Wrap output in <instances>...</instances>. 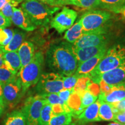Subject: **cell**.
<instances>
[{"label":"cell","mask_w":125,"mask_h":125,"mask_svg":"<svg viewBox=\"0 0 125 125\" xmlns=\"http://www.w3.org/2000/svg\"><path fill=\"white\" fill-rule=\"evenodd\" d=\"M46 60L48 67L54 73L64 76L74 74L78 67L73 45L65 42L50 46Z\"/></svg>","instance_id":"1"},{"label":"cell","mask_w":125,"mask_h":125,"mask_svg":"<svg viewBox=\"0 0 125 125\" xmlns=\"http://www.w3.org/2000/svg\"><path fill=\"white\" fill-rule=\"evenodd\" d=\"M125 64V47L116 45L107 49L97 65L88 74L92 82L98 83L101 74Z\"/></svg>","instance_id":"2"},{"label":"cell","mask_w":125,"mask_h":125,"mask_svg":"<svg viewBox=\"0 0 125 125\" xmlns=\"http://www.w3.org/2000/svg\"><path fill=\"white\" fill-rule=\"evenodd\" d=\"M21 8L28 15L31 22L37 27L46 24L60 7H51L38 0H25L21 5Z\"/></svg>","instance_id":"3"},{"label":"cell","mask_w":125,"mask_h":125,"mask_svg":"<svg viewBox=\"0 0 125 125\" xmlns=\"http://www.w3.org/2000/svg\"><path fill=\"white\" fill-rule=\"evenodd\" d=\"M43 62L44 57L42 53L38 52L28 64L20 68L17 76L25 92L30 87L37 85L42 74Z\"/></svg>","instance_id":"4"},{"label":"cell","mask_w":125,"mask_h":125,"mask_svg":"<svg viewBox=\"0 0 125 125\" xmlns=\"http://www.w3.org/2000/svg\"><path fill=\"white\" fill-rule=\"evenodd\" d=\"M111 18V14L107 10H89L81 17L83 35L85 34H103L105 29L103 25Z\"/></svg>","instance_id":"5"},{"label":"cell","mask_w":125,"mask_h":125,"mask_svg":"<svg viewBox=\"0 0 125 125\" xmlns=\"http://www.w3.org/2000/svg\"><path fill=\"white\" fill-rule=\"evenodd\" d=\"M63 76L55 73H44L41 75L36 85L38 94L57 93L63 89Z\"/></svg>","instance_id":"6"},{"label":"cell","mask_w":125,"mask_h":125,"mask_svg":"<svg viewBox=\"0 0 125 125\" xmlns=\"http://www.w3.org/2000/svg\"><path fill=\"white\" fill-rule=\"evenodd\" d=\"M26 92L23 89L19 79L2 85V101L5 108L12 109L19 103Z\"/></svg>","instance_id":"7"},{"label":"cell","mask_w":125,"mask_h":125,"mask_svg":"<svg viewBox=\"0 0 125 125\" xmlns=\"http://www.w3.org/2000/svg\"><path fill=\"white\" fill-rule=\"evenodd\" d=\"M45 103V100L40 94L30 97L26 100L22 111L27 125H40L41 111Z\"/></svg>","instance_id":"8"},{"label":"cell","mask_w":125,"mask_h":125,"mask_svg":"<svg viewBox=\"0 0 125 125\" xmlns=\"http://www.w3.org/2000/svg\"><path fill=\"white\" fill-rule=\"evenodd\" d=\"M77 16L78 13L75 10L64 7L52 19L51 26L59 34H62L74 24Z\"/></svg>","instance_id":"9"},{"label":"cell","mask_w":125,"mask_h":125,"mask_svg":"<svg viewBox=\"0 0 125 125\" xmlns=\"http://www.w3.org/2000/svg\"><path fill=\"white\" fill-rule=\"evenodd\" d=\"M101 101L99 99L86 108L83 112L76 117L78 125H84L86 123L102 121L98 115Z\"/></svg>","instance_id":"10"},{"label":"cell","mask_w":125,"mask_h":125,"mask_svg":"<svg viewBox=\"0 0 125 125\" xmlns=\"http://www.w3.org/2000/svg\"><path fill=\"white\" fill-rule=\"evenodd\" d=\"M73 49L79 65L82 62L96 56L100 53L107 51L108 48L107 43H104L95 46L85 47L79 49H74L73 48Z\"/></svg>","instance_id":"11"},{"label":"cell","mask_w":125,"mask_h":125,"mask_svg":"<svg viewBox=\"0 0 125 125\" xmlns=\"http://www.w3.org/2000/svg\"><path fill=\"white\" fill-rule=\"evenodd\" d=\"M104 43H107V38L103 34H85L81 36L73 44L74 49L95 46Z\"/></svg>","instance_id":"12"},{"label":"cell","mask_w":125,"mask_h":125,"mask_svg":"<svg viewBox=\"0 0 125 125\" xmlns=\"http://www.w3.org/2000/svg\"><path fill=\"white\" fill-rule=\"evenodd\" d=\"M11 21L20 29L26 31H34L37 28V26L31 22L28 15L21 8H14Z\"/></svg>","instance_id":"13"},{"label":"cell","mask_w":125,"mask_h":125,"mask_svg":"<svg viewBox=\"0 0 125 125\" xmlns=\"http://www.w3.org/2000/svg\"><path fill=\"white\" fill-rule=\"evenodd\" d=\"M101 101L114 103L125 98V83L112 85L111 89L107 93H100L98 96Z\"/></svg>","instance_id":"14"},{"label":"cell","mask_w":125,"mask_h":125,"mask_svg":"<svg viewBox=\"0 0 125 125\" xmlns=\"http://www.w3.org/2000/svg\"><path fill=\"white\" fill-rule=\"evenodd\" d=\"M100 80L110 85L125 83V64L101 74L98 82Z\"/></svg>","instance_id":"15"},{"label":"cell","mask_w":125,"mask_h":125,"mask_svg":"<svg viewBox=\"0 0 125 125\" xmlns=\"http://www.w3.org/2000/svg\"><path fill=\"white\" fill-rule=\"evenodd\" d=\"M105 51H103L100 53L96 56H94L88 60L85 61L78 65L75 74L80 77L82 76L88 75V74L96 67L101 59H103V56L106 53Z\"/></svg>","instance_id":"16"},{"label":"cell","mask_w":125,"mask_h":125,"mask_svg":"<svg viewBox=\"0 0 125 125\" xmlns=\"http://www.w3.org/2000/svg\"><path fill=\"white\" fill-rule=\"evenodd\" d=\"M4 65L15 75L18 74L21 68V63L18 52H3Z\"/></svg>","instance_id":"17"},{"label":"cell","mask_w":125,"mask_h":125,"mask_svg":"<svg viewBox=\"0 0 125 125\" xmlns=\"http://www.w3.org/2000/svg\"><path fill=\"white\" fill-rule=\"evenodd\" d=\"M17 52L21 61V67H23L28 64L33 59L35 54V48L31 42L24 41Z\"/></svg>","instance_id":"18"},{"label":"cell","mask_w":125,"mask_h":125,"mask_svg":"<svg viewBox=\"0 0 125 125\" xmlns=\"http://www.w3.org/2000/svg\"><path fill=\"white\" fill-rule=\"evenodd\" d=\"M13 35L11 41L5 46L2 47L3 52H16L19 48L24 42L26 34L18 29L13 30Z\"/></svg>","instance_id":"19"},{"label":"cell","mask_w":125,"mask_h":125,"mask_svg":"<svg viewBox=\"0 0 125 125\" xmlns=\"http://www.w3.org/2000/svg\"><path fill=\"white\" fill-rule=\"evenodd\" d=\"M83 35L82 25L80 19L68 29L65 32L64 39L67 42L73 43L75 42L78 39L80 38Z\"/></svg>","instance_id":"20"},{"label":"cell","mask_w":125,"mask_h":125,"mask_svg":"<svg viewBox=\"0 0 125 125\" xmlns=\"http://www.w3.org/2000/svg\"><path fill=\"white\" fill-rule=\"evenodd\" d=\"M2 125H27L26 116L21 110H15L8 114Z\"/></svg>","instance_id":"21"},{"label":"cell","mask_w":125,"mask_h":125,"mask_svg":"<svg viewBox=\"0 0 125 125\" xmlns=\"http://www.w3.org/2000/svg\"><path fill=\"white\" fill-rule=\"evenodd\" d=\"M98 7L115 13H121L125 8V0H98Z\"/></svg>","instance_id":"22"},{"label":"cell","mask_w":125,"mask_h":125,"mask_svg":"<svg viewBox=\"0 0 125 125\" xmlns=\"http://www.w3.org/2000/svg\"><path fill=\"white\" fill-rule=\"evenodd\" d=\"M66 104L71 111L73 117L74 116L76 118L83 112V111L81 109V96L79 93H76V92H73V93L71 94L68 98V101H67Z\"/></svg>","instance_id":"23"},{"label":"cell","mask_w":125,"mask_h":125,"mask_svg":"<svg viewBox=\"0 0 125 125\" xmlns=\"http://www.w3.org/2000/svg\"><path fill=\"white\" fill-rule=\"evenodd\" d=\"M98 115L101 121H114L115 114L112 110L111 104L101 101L99 111H98Z\"/></svg>","instance_id":"24"},{"label":"cell","mask_w":125,"mask_h":125,"mask_svg":"<svg viewBox=\"0 0 125 125\" xmlns=\"http://www.w3.org/2000/svg\"><path fill=\"white\" fill-rule=\"evenodd\" d=\"M73 115L71 113H63L52 117L48 125H71Z\"/></svg>","instance_id":"25"},{"label":"cell","mask_w":125,"mask_h":125,"mask_svg":"<svg viewBox=\"0 0 125 125\" xmlns=\"http://www.w3.org/2000/svg\"><path fill=\"white\" fill-rule=\"evenodd\" d=\"M79 94L80 95L81 98V109L82 111H83L86 108L91 105L93 103H94L98 98L93 96L92 93H90L87 90L79 93Z\"/></svg>","instance_id":"26"},{"label":"cell","mask_w":125,"mask_h":125,"mask_svg":"<svg viewBox=\"0 0 125 125\" xmlns=\"http://www.w3.org/2000/svg\"><path fill=\"white\" fill-rule=\"evenodd\" d=\"M53 116L52 105L45 103L41 111L40 125H48Z\"/></svg>","instance_id":"27"},{"label":"cell","mask_w":125,"mask_h":125,"mask_svg":"<svg viewBox=\"0 0 125 125\" xmlns=\"http://www.w3.org/2000/svg\"><path fill=\"white\" fill-rule=\"evenodd\" d=\"M92 80L88 75L82 76L78 78L76 84L73 88L74 92L81 93L87 90V87L89 84L91 82Z\"/></svg>","instance_id":"28"},{"label":"cell","mask_w":125,"mask_h":125,"mask_svg":"<svg viewBox=\"0 0 125 125\" xmlns=\"http://www.w3.org/2000/svg\"><path fill=\"white\" fill-rule=\"evenodd\" d=\"M17 78V75L13 74L5 66L0 67V83L2 85L15 80Z\"/></svg>","instance_id":"29"},{"label":"cell","mask_w":125,"mask_h":125,"mask_svg":"<svg viewBox=\"0 0 125 125\" xmlns=\"http://www.w3.org/2000/svg\"><path fill=\"white\" fill-rule=\"evenodd\" d=\"M13 30L10 29H0V46H5L9 43L13 35Z\"/></svg>","instance_id":"30"},{"label":"cell","mask_w":125,"mask_h":125,"mask_svg":"<svg viewBox=\"0 0 125 125\" xmlns=\"http://www.w3.org/2000/svg\"><path fill=\"white\" fill-rule=\"evenodd\" d=\"M98 0H74L73 5L85 9H94L98 7Z\"/></svg>","instance_id":"31"},{"label":"cell","mask_w":125,"mask_h":125,"mask_svg":"<svg viewBox=\"0 0 125 125\" xmlns=\"http://www.w3.org/2000/svg\"><path fill=\"white\" fill-rule=\"evenodd\" d=\"M41 96L45 100V102L47 104L52 105L54 104H65L63 101H62L59 98L57 93H48V94H40Z\"/></svg>","instance_id":"32"},{"label":"cell","mask_w":125,"mask_h":125,"mask_svg":"<svg viewBox=\"0 0 125 125\" xmlns=\"http://www.w3.org/2000/svg\"><path fill=\"white\" fill-rule=\"evenodd\" d=\"M19 3L20 2H18V1H12V2H8L1 9L0 12L5 16L7 17V18L11 20L12 16L13 15L14 8L16 7Z\"/></svg>","instance_id":"33"},{"label":"cell","mask_w":125,"mask_h":125,"mask_svg":"<svg viewBox=\"0 0 125 125\" xmlns=\"http://www.w3.org/2000/svg\"><path fill=\"white\" fill-rule=\"evenodd\" d=\"M78 78H79V76L75 74L71 76H63V77H62L63 89H72L76 84Z\"/></svg>","instance_id":"34"},{"label":"cell","mask_w":125,"mask_h":125,"mask_svg":"<svg viewBox=\"0 0 125 125\" xmlns=\"http://www.w3.org/2000/svg\"><path fill=\"white\" fill-rule=\"evenodd\" d=\"M87 90L92 93L93 96L98 97L100 94V87L99 84L91 81L87 87Z\"/></svg>","instance_id":"35"},{"label":"cell","mask_w":125,"mask_h":125,"mask_svg":"<svg viewBox=\"0 0 125 125\" xmlns=\"http://www.w3.org/2000/svg\"><path fill=\"white\" fill-rule=\"evenodd\" d=\"M73 90L72 89H63L60 90V92L57 93V94L60 98V100L62 101H63L64 103H66L67 101H68V98L71 96V94L73 93Z\"/></svg>","instance_id":"36"},{"label":"cell","mask_w":125,"mask_h":125,"mask_svg":"<svg viewBox=\"0 0 125 125\" xmlns=\"http://www.w3.org/2000/svg\"><path fill=\"white\" fill-rule=\"evenodd\" d=\"M11 20L7 18L0 12V29H5L11 26Z\"/></svg>","instance_id":"37"},{"label":"cell","mask_w":125,"mask_h":125,"mask_svg":"<svg viewBox=\"0 0 125 125\" xmlns=\"http://www.w3.org/2000/svg\"><path fill=\"white\" fill-rule=\"evenodd\" d=\"M52 110L53 115H57L59 114L65 113L64 109L63 107V104H57L52 105Z\"/></svg>","instance_id":"38"},{"label":"cell","mask_w":125,"mask_h":125,"mask_svg":"<svg viewBox=\"0 0 125 125\" xmlns=\"http://www.w3.org/2000/svg\"><path fill=\"white\" fill-rule=\"evenodd\" d=\"M98 84L100 87V93H107L111 89L112 85L107 84L103 80H100L98 82Z\"/></svg>","instance_id":"39"},{"label":"cell","mask_w":125,"mask_h":125,"mask_svg":"<svg viewBox=\"0 0 125 125\" xmlns=\"http://www.w3.org/2000/svg\"><path fill=\"white\" fill-rule=\"evenodd\" d=\"M114 122L125 125V111H119L115 114Z\"/></svg>","instance_id":"40"},{"label":"cell","mask_w":125,"mask_h":125,"mask_svg":"<svg viewBox=\"0 0 125 125\" xmlns=\"http://www.w3.org/2000/svg\"><path fill=\"white\" fill-rule=\"evenodd\" d=\"M114 107L118 109L119 111H125V98L122 100L118 101V102L111 103Z\"/></svg>","instance_id":"41"},{"label":"cell","mask_w":125,"mask_h":125,"mask_svg":"<svg viewBox=\"0 0 125 125\" xmlns=\"http://www.w3.org/2000/svg\"><path fill=\"white\" fill-rule=\"evenodd\" d=\"M74 0H56L57 7L64 5H73Z\"/></svg>","instance_id":"42"},{"label":"cell","mask_w":125,"mask_h":125,"mask_svg":"<svg viewBox=\"0 0 125 125\" xmlns=\"http://www.w3.org/2000/svg\"><path fill=\"white\" fill-rule=\"evenodd\" d=\"M38 1L51 7H57L56 0H38Z\"/></svg>","instance_id":"43"},{"label":"cell","mask_w":125,"mask_h":125,"mask_svg":"<svg viewBox=\"0 0 125 125\" xmlns=\"http://www.w3.org/2000/svg\"><path fill=\"white\" fill-rule=\"evenodd\" d=\"M23 1H24V0H0V11H1L3 7L8 2H12V1H18V2H21Z\"/></svg>","instance_id":"44"},{"label":"cell","mask_w":125,"mask_h":125,"mask_svg":"<svg viewBox=\"0 0 125 125\" xmlns=\"http://www.w3.org/2000/svg\"><path fill=\"white\" fill-rule=\"evenodd\" d=\"M4 109L5 107L4 105V103H3L1 101H0V117H1V115H2L3 112H4Z\"/></svg>","instance_id":"45"},{"label":"cell","mask_w":125,"mask_h":125,"mask_svg":"<svg viewBox=\"0 0 125 125\" xmlns=\"http://www.w3.org/2000/svg\"><path fill=\"white\" fill-rule=\"evenodd\" d=\"M3 53H0V67L5 66L4 64V59H3Z\"/></svg>","instance_id":"46"},{"label":"cell","mask_w":125,"mask_h":125,"mask_svg":"<svg viewBox=\"0 0 125 125\" xmlns=\"http://www.w3.org/2000/svg\"><path fill=\"white\" fill-rule=\"evenodd\" d=\"M0 101L3 103L2 101V85L0 83Z\"/></svg>","instance_id":"47"},{"label":"cell","mask_w":125,"mask_h":125,"mask_svg":"<svg viewBox=\"0 0 125 125\" xmlns=\"http://www.w3.org/2000/svg\"><path fill=\"white\" fill-rule=\"evenodd\" d=\"M107 125H125L123 124H121V123H118V122H114V123H111Z\"/></svg>","instance_id":"48"},{"label":"cell","mask_w":125,"mask_h":125,"mask_svg":"<svg viewBox=\"0 0 125 125\" xmlns=\"http://www.w3.org/2000/svg\"><path fill=\"white\" fill-rule=\"evenodd\" d=\"M121 13H122L123 14V16H124V18H125V8L124 9H123L122 10V12H121Z\"/></svg>","instance_id":"49"},{"label":"cell","mask_w":125,"mask_h":125,"mask_svg":"<svg viewBox=\"0 0 125 125\" xmlns=\"http://www.w3.org/2000/svg\"><path fill=\"white\" fill-rule=\"evenodd\" d=\"M3 53V51H2V47L0 46V53Z\"/></svg>","instance_id":"50"},{"label":"cell","mask_w":125,"mask_h":125,"mask_svg":"<svg viewBox=\"0 0 125 125\" xmlns=\"http://www.w3.org/2000/svg\"><path fill=\"white\" fill-rule=\"evenodd\" d=\"M75 125V124H74V125Z\"/></svg>","instance_id":"51"},{"label":"cell","mask_w":125,"mask_h":125,"mask_svg":"<svg viewBox=\"0 0 125 125\" xmlns=\"http://www.w3.org/2000/svg\"><path fill=\"white\" fill-rule=\"evenodd\" d=\"M24 1H25V0H24Z\"/></svg>","instance_id":"52"}]
</instances>
